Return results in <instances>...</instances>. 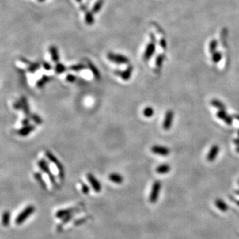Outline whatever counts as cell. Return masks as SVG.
<instances>
[{"instance_id":"obj_1","label":"cell","mask_w":239,"mask_h":239,"mask_svg":"<svg viewBox=\"0 0 239 239\" xmlns=\"http://www.w3.org/2000/svg\"><path fill=\"white\" fill-rule=\"evenodd\" d=\"M45 156L51 163H54L55 166L57 167V168L58 169L59 177L60 179V180L62 181L63 179H65V169H64L63 164L57 159V157H56L53 153L51 152L50 151L47 150L45 151Z\"/></svg>"},{"instance_id":"obj_2","label":"cell","mask_w":239,"mask_h":239,"mask_svg":"<svg viewBox=\"0 0 239 239\" xmlns=\"http://www.w3.org/2000/svg\"><path fill=\"white\" fill-rule=\"evenodd\" d=\"M38 166L43 173H46L48 177L49 178V180L52 185H54L55 187L57 186V181H56V178L55 177L54 174L51 172V170L50 169V167L49 165V163L44 159H41L38 161Z\"/></svg>"},{"instance_id":"obj_3","label":"cell","mask_w":239,"mask_h":239,"mask_svg":"<svg viewBox=\"0 0 239 239\" xmlns=\"http://www.w3.org/2000/svg\"><path fill=\"white\" fill-rule=\"evenodd\" d=\"M35 211V208L33 205H28L15 218V224L17 225L23 224L24 221H26L32 214H33Z\"/></svg>"},{"instance_id":"obj_4","label":"cell","mask_w":239,"mask_h":239,"mask_svg":"<svg viewBox=\"0 0 239 239\" xmlns=\"http://www.w3.org/2000/svg\"><path fill=\"white\" fill-rule=\"evenodd\" d=\"M107 58L110 61L118 64V65H125V64H129L130 63V59L128 57L123 55L116 54L114 53H112V52L108 53Z\"/></svg>"},{"instance_id":"obj_5","label":"cell","mask_w":239,"mask_h":239,"mask_svg":"<svg viewBox=\"0 0 239 239\" xmlns=\"http://www.w3.org/2000/svg\"><path fill=\"white\" fill-rule=\"evenodd\" d=\"M161 188V183L158 180L155 181L152 185V187H151V193L150 195V199H149L151 203H155L157 201L159 195L160 193Z\"/></svg>"},{"instance_id":"obj_6","label":"cell","mask_w":239,"mask_h":239,"mask_svg":"<svg viewBox=\"0 0 239 239\" xmlns=\"http://www.w3.org/2000/svg\"><path fill=\"white\" fill-rule=\"evenodd\" d=\"M173 117H174V112L173 110H168L165 114L164 119L163 121V128L165 130H169L171 129V126L173 124Z\"/></svg>"},{"instance_id":"obj_7","label":"cell","mask_w":239,"mask_h":239,"mask_svg":"<svg viewBox=\"0 0 239 239\" xmlns=\"http://www.w3.org/2000/svg\"><path fill=\"white\" fill-rule=\"evenodd\" d=\"M133 70H134V66L132 65H130L127 66L125 70L122 71V70H116L114 71V74L118 76V77H121V78L123 80V81H128V80H130V78H131Z\"/></svg>"},{"instance_id":"obj_8","label":"cell","mask_w":239,"mask_h":239,"mask_svg":"<svg viewBox=\"0 0 239 239\" xmlns=\"http://www.w3.org/2000/svg\"><path fill=\"white\" fill-rule=\"evenodd\" d=\"M151 152L161 156H168L170 154V150L165 146L160 145H154L151 148Z\"/></svg>"},{"instance_id":"obj_9","label":"cell","mask_w":239,"mask_h":239,"mask_svg":"<svg viewBox=\"0 0 239 239\" xmlns=\"http://www.w3.org/2000/svg\"><path fill=\"white\" fill-rule=\"evenodd\" d=\"M86 177L88 181H89V182L90 183L92 188L94 189L95 192L96 193L101 192V191L102 189V186L98 179L94 177V175L93 173H89L86 175Z\"/></svg>"},{"instance_id":"obj_10","label":"cell","mask_w":239,"mask_h":239,"mask_svg":"<svg viewBox=\"0 0 239 239\" xmlns=\"http://www.w3.org/2000/svg\"><path fill=\"white\" fill-rule=\"evenodd\" d=\"M219 150H220V148H219L218 146L214 144L211 146V149L207 155V160L209 162L214 161L219 153Z\"/></svg>"},{"instance_id":"obj_11","label":"cell","mask_w":239,"mask_h":239,"mask_svg":"<svg viewBox=\"0 0 239 239\" xmlns=\"http://www.w3.org/2000/svg\"><path fill=\"white\" fill-rule=\"evenodd\" d=\"M217 116L221 120L224 121L227 125H232L233 118L226 112L225 110H219L217 113Z\"/></svg>"},{"instance_id":"obj_12","label":"cell","mask_w":239,"mask_h":239,"mask_svg":"<svg viewBox=\"0 0 239 239\" xmlns=\"http://www.w3.org/2000/svg\"><path fill=\"white\" fill-rule=\"evenodd\" d=\"M36 129V126L35 125H27L23 126V127L20 128L17 131V134L21 135L22 137L27 136L28 135H29L31 132H33Z\"/></svg>"},{"instance_id":"obj_13","label":"cell","mask_w":239,"mask_h":239,"mask_svg":"<svg viewBox=\"0 0 239 239\" xmlns=\"http://www.w3.org/2000/svg\"><path fill=\"white\" fill-rule=\"evenodd\" d=\"M77 209L74 208H68V209H60L57 211V213L55 214V217L57 218L63 219L65 217L68 216L72 213H74L75 211H77Z\"/></svg>"},{"instance_id":"obj_14","label":"cell","mask_w":239,"mask_h":239,"mask_svg":"<svg viewBox=\"0 0 239 239\" xmlns=\"http://www.w3.org/2000/svg\"><path fill=\"white\" fill-rule=\"evenodd\" d=\"M20 101H21V106H22V110L23 111V113L26 116V117H30L31 116V111H30V108H29V104L28 103L27 99L25 97H21V98H20Z\"/></svg>"},{"instance_id":"obj_15","label":"cell","mask_w":239,"mask_h":239,"mask_svg":"<svg viewBox=\"0 0 239 239\" xmlns=\"http://www.w3.org/2000/svg\"><path fill=\"white\" fill-rule=\"evenodd\" d=\"M154 51H155V45L153 43H151L146 47L144 55H143V60H144L145 61L150 60L151 56L153 55Z\"/></svg>"},{"instance_id":"obj_16","label":"cell","mask_w":239,"mask_h":239,"mask_svg":"<svg viewBox=\"0 0 239 239\" xmlns=\"http://www.w3.org/2000/svg\"><path fill=\"white\" fill-rule=\"evenodd\" d=\"M87 66L90 70L92 72V73H93L94 78L97 79V81H99L101 78V76L98 69H97V67L94 65V63H93L90 61H87Z\"/></svg>"},{"instance_id":"obj_17","label":"cell","mask_w":239,"mask_h":239,"mask_svg":"<svg viewBox=\"0 0 239 239\" xmlns=\"http://www.w3.org/2000/svg\"><path fill=\"white\" fill-rule=\"evenodd\" d=\"M49 53L51 55V60L54 63H57L59 61L60 57L59 54V51L57 47L55 45H51L49 47Z\"/></svg>"},{"instance_id":"obj_18","label":"cell","mask_w":239,"mask_h":239,"mask_svg":"<svg viewBox=\"0 0 239 239\" xmlns=\"http://www.w3.org/2000/svg\"><path fill=\"white\" fill-rule=\"evenodd\" d=\"M108 178L111 182L116 184H121L123 181V177L118 173H112L109 175Z\"/></svg>"},{"instance_id":"obj_19","label":"cell","mask_w":239,"mask_h":239,"mask_svg":"<svg viewBox=\"0 0 239 239\" xmlns=\"http://www.w3.org/2000/svg\"><path fill=\"white\" fill-rule=\"evenodd\" d=\"M171 170V166L167 163L159 165L156 167V172L159 174H165L169 173Z\"/></svg>"},{"instance_id":"obj_20","label":"cell","mask_w":239,"mask_h":239,"mask_svg":"<svg viewBox=\"0 0 239 239\" xmlns=\"http://www.w3.org/2000/svg\"><path fill=\"white\" fill-rule=\"evenodd\" d=\"M52 78L49 76H47V75H43L41 78H40L38 81L36 82V86L39 89H41V88H43L46 83L49 82L51 81V80Z\"/></svg>"},{"instance_id":"obj_21","label":"cell","mask_w":239,"mask_h":239,"mask_svg":"<svg viewBox=\"0 0 239 239\" xmlns=\"http://www.w3.org/2000/svg\"><path fill=\"white\" fill-rule=\"evenodd\" d=\"M211 104L213 107L216 108L218 109L219 110H226V106L225 105L224 103H222L221 101H219L218 99H213L211 101Z\"/></svg>"},{"instance_id":"obj_22","label":"cell","mask_w":239,"mask_h":239,"mask_svg":"<svg viewBox=\"0 0 239 239\" xmlns=\"http://www.w3.org/2000/svg\"><path fill=\"white\" fill-rule=\"evenodd\" d=\"M87 68H88V66L85 65V64L78 63V64H76V65H70L69 68V69L71 71L77 72H77H80V71L85 70L86 69H87Z\"/></svg>"},{"instance_id":"obj_23","label":"cell","mask_w":239,"mask_h":239,"mask_svg":"<svg viewBox=\"0 0 239 239\" xmlns=\"http://www.w3.org/2000/svg\"><path fill=\"white\" fill-rule=\"evenodd\" d=\"M85 22L89 25H91L94 24V13L92 11H87L85 12Z\"/></svg>"},{"instance_id":"obj_24","label":"cell","mask_w":239,"mask_h":239,"mask_svg":"<svg viewBox=\"0 0 239 239\" xmlns=\"http://www.w3.org/2000/svg\"><path fill=\"white\" fill-rule=\"evenodd\" d=\"M34 178L35 179V180L38 182L39 184L41 185L42 188H43V189L47 188V184H46V183L45 182V181H44L41 173H40V172L35 173H34Z\"/></svg>"},{"instance_id":"obj_25","label":"cell","mask_w":239,"mask_h":239,"mask_svg":"<svg viewBox=\"0 0 239 239\" xmlns=\"http://www.w3.org/2000/svg\"><path fill=\"white\" fill-rule=\"evenodd\" d=\"M104 3V0H97V1L94 3L93 8H92L91 11H93V13H98L102 8Z\"/></svg>"},{"instance_id":"obj_26","label":"cell","mask_w":239,"mask_h":239,"mask_svg":"<svg viewBox=\"0 0 239 239\" xmlns=\"http://www.w3.org/2000/svg\"><path fill=\"white\" fill-rule=\"evenodd\" d=\"M54 70H55L56 73L58 74H63L64 73H65L67 70V68L66 67L65 65H64L63 63H61L59 62L57 63H56V65H55V68H54Z\"/></svg>"},{"instance_id":"obj_27","label":"cell","mask_w":239,"mask_h":239,"mask_svg":"<svg viewBox=\"0 0 239 239\" xmlns=\"http://www.w3.org/2000/svg\"><path fill=\"white\" fill-rule=\"evenodd\" d=\"M215 205L217 206L218 209H220L222 211H226L228 210V206H227L226 203L221 199H216V201H215Z\"/></svg>"},{"instance_id":"obj_28","label":"cell","mask_w":239,"mask_h":239,"mask_svg":"<svg viewBox=\"0 0 239 239\" xmlns=\"http://www.w3.org/2000/svg\"><path fill=\"white\" fill-rule=\"evenodd\" d=\"M11 214L9 211H5L2 215V224L4 226H7L9 225Z\"/></svg>"},{"instance_id":"obj_29","label":"cell","mask_w":239,"mask_h":239,"mask_svg":"<svg viewBox=\"0 0 239 239\" xmlns=\"http://www.w3.org/2000/svg\"><path fill=\"white\" fill-rule=\"evenodd\" d=\"M40 66H41V65H40L39 63H31L29 65H28L27 70L31 73H34L39 69Z\"/></svg>"},{"instance_id":"obj_30","label":"cell","mask_w":239,"mask_h":239,"mask_svg":"<svg viewBox=\"0 0 239 239\" xmlns=\"http://www.w3.org/2000/svg\"><path fill=\"white\" fill-rule=\"evenodd\" d=\"M30 118L37 125H41L43 123L42 118L36 114H31L30 116Z\"/></svg>"},{"instance_id":"obj_31","label":"cell","mask_w":239,"mask_h":239,"mask_svg":"<svg viewBox=\"0 0 239 239\" xmlns=\"http://www.w3.org/2000/svg\"><path fill=\"white\" fill-rule=\"evenodd\" d=\"M143 114L144 115V116H146V118H151L154 114V110L153 108L150 106L146 107L143 111Z\"/></svg>"},{"instance_id":"obj_32","label":"cell","mask_w":239,"mask_h":239,"mask_svg":"<svg viewBox=\"0 0 239 239\" xmlns=\"http://www.w3.org/2000/svg\"><path fill=\"white\" fill-rule=\"evenodd\" d=\"M81 190H82V192L85 194V195H87L89 194V192H90V188L88 186L86 183H83V182H81Z\"/></svg>"},{"instance_id":"obj_33","label":"cell","mask_w":239,"mask_h":239,"mask_svg":"<svg viewBox=\"0 0 239 239\" xmlns=\"http://www.w3.org/2000/svg\"><path fill=\"white\" fill-rule=\"evenodd\" d=\"M77 77H76L75 75L72 74H69L66 75V81L69 82H74L76 81H77Z\"/></svg>"},{"instance_id":"obj_34","label":"cell","mask_w":239,"mask_h":239,"mask_svg":"<svg viewBox=\"0 0 239 239\" xmlns=\"http://www.w3.org/2000/svg\"><path fill=\"white\" fill-rule=\"evenodd\" d=\"M163 56L162 55L158 56V57L156 59V61H155V63H156V66L158 68H160L161 66L162 63H163Z\"/></svg>"},{"instance_id":"obj_35","label":"cell","mask_w":239,"mask_h":239,"mask_svg":"<svg viewBox=\"0 0 239 239\" xmlns=\"http://www.w3.org/2000/svg\"><path fill=\"white\" fill-rule=\"evenodd\" d=\"M73 216H74V213H72V214H69V215H68V216L65 217V218H63L62 219V224H63V225H65V224H66V222H68L69 221H70L71 220V219L73 218Z\"/></svg>"},{"instance_id":"obj_36","label":"cell","mask_w":239,"mask_h":239,"mask_svg":"<svg viewBox=\"0 0 239 239\" xmlns=\"http://www.w3.org/2000/svg\"><path fill=\"white\" fill-rule=\"evenodd\" d=\"M42 65H43L44 69L47 71H50L52 69V66L49 63L46 62V61H43L42 63Z\"/></svg>"},{"instance_id":"obj_37","label":"cell","mask_w":239,"mask_h":239,"mask_svg":"<svg viewBox=\"0 0 239 239\" xmlns=\"http://www.w3.org/2000/svg\"><path fill=\"white\" fill-rule=\"evenodd\" d=\"M13 108L15 110H21L22 109V106H21V102L20 99L18 100V101H15L14 104H13Z\"/></svg>"},{"instance_id":"obj_38","label":"cell","mask_w":239,"mask_h":239,"mask_svg":"<svg viewBox=\"0 0 239 239\" xmlns=\"http://www.w3.org/2000/svg\"><path fill=\"white\" fill-rule=\"evenodd\" d=\"M29 118L30 117H26L25 118H24L23 120H22L21 124L23 125V126L29 125V122H30V118Z\"/></svg>"},{"instance_id":"obj_39","label":"cell","mask_w":239,"mask_h":239,"mask_svg":"<svg viewBox=\"0 0 239 239\" xmlns=\"http://www.w3.org/2000/svg\"><path fill=\"white\" fill-rule=\"evenodd\" d=\"M20 61H21L22 63H23L24 64H25V65H29L30 64L32 63V62H31L29 61V60H28L27 59L24 58V57L20 58Z\"/></svg>"},{"instance_id":"obj_40","label":"cell","mask_w":239,"mask_h":239,"mask_svg":"<svg viewBox=\"0 0 239 239\" xmlns=\"http://www.w3.org/2000/svg\"><path fill=\"white\" fill-rule=\"evenodd\" d=\"M80 9L84 12H86L87 11H89L88 10V6L86 5V4H84V3L81 4V6H80Z\"/></svg>"},{"instance_id":"obj_41","label":"cell","mask_w":239,"mask_h":239,"mask_svg":"<svg viewBox=\"0 0 239 239\" xmlns=\"http://www.w3.org/2000/svg\"><path fill=\"white\" fill-rule=\"evenodd\" d=\"M233 142L235 145H237L238 146H239V137L238 138H236L234 139L233 140Z\"/></svg>"},{"instance_id":"obj_42","label":"cell","mask_w":239,"mask_h":239,"mask_svg":"<svg viewBox=\"0 0 239 239\" xmlns=\"http://www.w3.org/2000/svg\"><path fill=\"white\" fill-rule=\"evenodd\" d=\"M233 117L236 120H237L238 121H239V114H234L233 116Z\"/></svg>"},{"instance_id":"obj_43","label":"cell","mask_w":239,"mask_h":239,"mask_svg":"<svg viewBox=\"0 0 239 239\" xmlns=\"http://www.w3.org/2000/svg\"><path fill=\"white\" fill-rule=\"evenodd\" d=\"M234 193H236V194H237V195H239V190H236V191H234Z\"/></svg>"},{"instance_id":"obj_44","label":"cell","mask_w":239,"mask_h":239,"mask_svg":"<svg viewBox=\"0 0 239 239\" xmlns=\"http://www.w3.org/2000/svg\"><path fill=\"white\" fill-rule=\"evenodd\" d=\"M236 151H237V152L239 153V146H238L236 148Z\"/></svg>"},{"instance_id":"obj_45","label":"cell","mask_w":239,"mask_h":239,"mask_svg":"<svg viewBox=\"0 0 239 239\" xmlns=\"http://www.w3.org/2000/svg\"><path fill=\"white\" fill-rule=\"evenodd\" d=\"M37 1H38L39 2H40V3H42V2H45V0H37Z\"/></svg>"},{"instance_id":"obj_46","label":"cell","mask_w":239,"mask_h":239,"mask_svg":"<svg viewBox=\"0 0 239 239\" xmlns=\"http://www.w3.org/2000/svg\"><path fill=\"white\" fill-rule=\"evenodd\" d=\"M76 1H77V2L78 3H81L82 0H76Z\"/></svg>"},{"instance_id":"obj_47","label":"cell","mask_w":239,"mask_h":239,"mask_svg":"<svg viewBox=\"0 0 239 239\" xmlns=\"http://www.w3.org/2000/svg\"><path fill=\"white\" fill-rule=\"evenodd\" d=\"M236 203L238 205H239V201H236Z\"/></svg>"},{"instance_id":"obj_48","label":"cell","mask_w":239,"mask_h":239,"mask_svg":"<svg viewBox=\"0 0 239 239\" xmlns=\"http://www.w3.org/2000/svg\"><path fill=\"white\" fill-rule=\"evenodd\" d=\"M238 137H239V130L238 131Z\"/></svg>"},{"instance_id":"obj_49","label":"cell","mask_w":239,"mask_h":239,"mask_svg":"<svg viewBox=\"0 0 239 239\" xmlns=\"http://www.w3.org/2000/svg\"><path fill=\"white\" fill-rule=\"evenodd\" d=\"M238 185H239V180H238Z\"/></svg>"}]
</instances>
